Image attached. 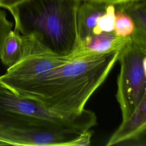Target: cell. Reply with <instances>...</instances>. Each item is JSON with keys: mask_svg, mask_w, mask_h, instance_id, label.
Segmentation results:
<instances>
[{"mask_svg": "<svg viewBox=\"0 0 146 146\" xmlns=\"http://www.w3.org/2000/svg\"><path fill=\"white\" fill-rule=\"evenodd\" d=\"M13 26V22L7 18L6 13L0 10V44L6 35L12 30Z\"/></svg>", "mask_w": 146, "mask_h": 146, "instance_id": "obj_14", "label": "cell"}, {"mask_svg": "<svg viewBox=\"0 0 146 146\" xmlns=\"http://www.w3.org/2000/svg\"><path fill=\"white\" fill-rule=\"evenodd\" d=\"M135 26L129 15L124 12L116 10L113 32L119 36H128L133 32Z\"/></svg>", "mask_w": 146, "mask_h": 146, "instance_id": "obj_13", "label": "cell"}, {"mask_svg": "<svg viewBox=\"0 0 146 146\" xmlns=\"http://www.w3.org/2000/svg\"><path fill=\"white\" fill-rule=\"evenodd\" d=\"M120 50L72 58L36 75L0 79V82L18 95L49 109L63 113H80L118 60Z\"/></svg>", "mask_w": 146, "mask_h": 146, "instance_id": "obj_1", "label": "cell"}, {"mask_svg": "<svg viewBox=\"0 0 146 146\" xmlns=\"http://www.w3.org/2000/svg\"><path fill=\"white\" fill-rule=\"evenodd\" d=\"M130 40V36H119L113 32L92 34L80 42L79 47L70 56L76 58L120 50Z\"/></svg>", "mask_w": 146, "mask_h": 146, "instance_id": "obj_7", "label": "cell"}, {"mask_svg": "<svg viewBox=\"0 0 146 146\" xmlns=\"http://www.w3.org/2000/svg\"><path fill=\"white\" fill-rule=\"evenodd\" d=\"M80 0H26L9 10L15 30L40 54L70 56L79 47L76 15Z\"/></svg>", "mask_w": 146, "mask_h": 146, "instance_id": "obj_2", "label": "cell"}, {"mask_svg": "<svg viewBox=\"0 0 146 146\" xmlns=\"http://www.w3.org/2000/svg\"><path fill=\"white\" fill-rule=\"evenodd\" d=\"M115 11L116 10L114 5H108L104 13L98 19L96 24L93 29L92 34H99L104 32H113L115 19Z\"/></svg>", "mask_w": 146, "mask_h": 146, "instance_id": "obj_12", "label": "cell"}, {"mask_svg": "<svg viewBox=\"0 0 146 146\" xmlns=\"http://www.w3.org/2000/svg\"><path fill=\"white\" fill-rule=\"evenodd\" d=\"M116 100L122 121L129 117L146 95V48L131 40L120 50Z\"/></svg>", "mask_w": 146, "mask_h": 146, "instance_id": "obj_4", "label": "cell"}, {"mask_svg": "<svg viewBox=\"0 0 146 146\" xmlns=\"http://www.w3.org/2000/svg\"><path fill=\"white\" fill-rule=\"evenodd\" d=\"M146 129V95L143 96L132 114L113 133L106 145L120 144L131 140H136Z\"/></svg>", "mask_w": 146, "mask_h": 146, "instance_id": "obj_8", "label": "cell"}, {"mask_svg": "<svg viewBox=\"0 0 146 146\" xmlns=\"http://www.w3.org/2000/svg\"><path fill=\"white\" fill-rule=\"evenodd\" d=\"M81 133L72 129L36 125H0V145L74 146Z\"/></svg>", "mask_w": 146, "mask_h": 146, "instance_id": "obj_5", "label": "cell"}, {"mask_svg": "<svg viewBox=\"0 0 146 146\" xmlns=\"http://www.w3.org/2000/svg\"><path fill=\"white\" fill-rule=\"evenodd\" d=\"M82 1H92L97 3H103L106 4L107 5H116L120 3H125L127 2L132 1H136V0H82Z\"/></svg>", "mask_w": 146, "mask_h": 146, "instance_id": "obj_17", "label": "cell"}, {"mask_svg": "<svg viewBox=\"0 0 146 146\" xmlns=\"http://www.w3.org/2000/svg\"><path fill=\"white\" fill-rule=\"evenodd\" d=\"M96 123V116L91 110L84 109L78 113L58 112L18 95L0 82L1 126L29 125L83 133Z\"/></svg>", "mask_w": 146, "mask_h": 146, "instance_id": "obj_3", "label": "cell"}, {"mask_svg": "<svg viewBox=\"0 0 146 146\" xmlns=\"http://www.w3.org/2000/svg\"><path fill=\"white\" fill-rule=\"evenodd\" d=\"M72 58L51 54L28 55L14 66L8 68L0 79L23 78L33 76L62 65Z\"/></svg>", "mask_w": 146, "mask_h": 146, "instance_id": "obj_6", "label": "cell"}, {"mask_svg": "<svg viewBox=\"0 0 146 146\" xmlns=\"http://www.w3.org/2000/svg\"><path fill=\"white\" fill-rule=\"evenodd\" d=\"M92 133L93 131H91L90 129L82 133L79 137L74 143V146H83L90 145Z\"/></svg>", "mask_w": 146, "mask_h": 146, "instance_id": "obj_15", "label": "cell"}, {"mask_svg": "<svg viewBox=\"0 0 146 146\" xmlns=\"http://www.w3.org/2000/svg\"><path fill=\"white\" fill-rule=\"evenodd\" d=\"M107 5L84 1L80 5L76 15L77 31L80 42L92 34L99 17L104 13Z\"/></svg>", "mask_w": 146, "mask_h": 146, "instance_id": "obj_11", "label": "cell"}, {"mask_svg": "<svg viewBox=\"0 0 146 146\" xmlns=\"http://www.w3.org/2000/svg\"><path fill=\"white\" fill-rule=\"evenodd\" d=\"M115 10L125 13L132 19L135 29L131 40L146 48V1L136 0L115 5Z\"/></svg>", "mask_w": 146, "mask_h": 146, "instance_id": "obj_10", "label": "cell"}, {"mask_svg": "<svg viewBox=\"0 0 146 146\" xmlns=\"http://www.w3.org/2000/svg\"><path fill=\"white\" fill-rule=\"evenodd\" d=\"M34 54V48L30 40L15 30L7 33L0 44V59L8 68L25 57Z\"/></svg>", "mask_w": 146, "mask_h": 146, "instance_id": "obj_9", "label": "cell"}, {"mask_svg": "<svg viewBox=\"0 0 146 146\" xmlns=\"http://www.w3.org/2000/svg\"><path fill=\"white\" fill-rule=\"evenodd\" d=\"M26 0H0V7L10 10Z\"/></svg>", "mask_w": 146, "mask_h": 146, "instance_id": "obj_16", "label": "cell"}]
</instances>
